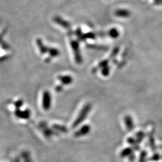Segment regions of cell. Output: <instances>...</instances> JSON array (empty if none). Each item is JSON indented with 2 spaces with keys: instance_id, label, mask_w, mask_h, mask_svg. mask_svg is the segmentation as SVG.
Masks as SVG:
<instances>
[{
  "instance_id": "obj_2",
  "label": "cell",
  "mask_w": 162,
  "mask_h": 162,
  "mask_svg": "<svg viewBox=\"0 0 162 162\" xmlns=\"http://www.w3.org/2000/svg\"><path fill=\"white\" fill-rule=\"evenodd\" d=\"M115 15L118 17L127 18L130 16V12L125 9H118L115 12Z\"/></svg>"
},
{
  "instance_id": "obj_5",
  "label": "cell",
  "mask_w": 162,
  "mask_h": 162,
  "mask_svg": "<svg viewBox=\"0 0 162 162\" xmlns=\"http://www.w3.org/2000/svg\"><path fill=\"white\" fill-rule=\"evenodd\" d=\"M110 68L108 66L104 67L102 70V74L104 76H107L109 73Z\"/></svg>"
},
{
  "instance_id": "obj_4",
  "label": "cell",
  "mask_w": 162,
  "mask_h": 162,
  "mask_svg": "<svg viewBox=\"0 0 162 162\" xmlns=\"http://www.w3.org/2000/svg\"><path fill=\"white\" fill-rule=\"evenodd\" d=\"M108 34H109L110 37L114 38H117L119 35V31L116 28H112L111 30H109Z\"/></svg>"
},
{
  "instance_id": "obj_6",
  "label": "cell",
  "mask_w": 162,
  "mask_h": 162,
  "mask_svg": "<svg viewBox=\"0 0 162 162\" xmlns=\"http://www.w3.org/2000/svg\"><path fill=\"white\" fill-rule=\"evenodd\" d=\"M108 63H109L108 60H104V61H102L101 63H100L98 67H99V68H100V67H104L108 66Z\"/></svg>"
},
{
  "instance_id": "obj_1",
  "label": "cell",
  "mask_w": 162,
  "mask_h": 162,
  "mask_svg": "<svg viewBox=\"0 0 162 162\" xmlns=\"http://www.w3.org/2000/svg\"><path fill=\"white\" fill-rule=\"evenodd\" d=\"M71 46L74 51V57L77 63L80 64L82 63V57H81V52L79 49V45L78 42L76 41H72L71 42Z\"/></svg>"
},
{
  "instance_id": "obj_3",
  "label": "cell",
  "mask_w": 162,
  "mask_h": 162,
  "mask_svg": "<svg viewBox=\"0 0 162 162\" xmlns=\"http://www.w3.org/2000/svg\"><path fill=\"white\" fill-rule=\"evenodd\" d=\"M59 79L63 84H70L73 82V79L70 76H60Z\"/></svg>"
}]
</instances>
